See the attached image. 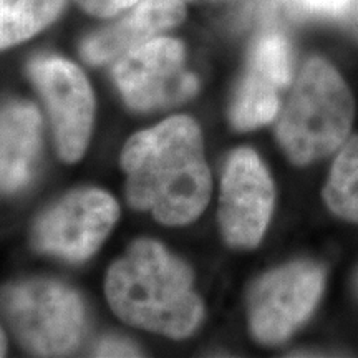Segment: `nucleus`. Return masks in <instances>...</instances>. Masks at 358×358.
Segmentation results:
<instances>
[{
  "instance_id": "obj_1",
  "label": "nucleus",
  "mask_w": 358,
  "mask_h": 358,
  "mask_svg": "<svg viewBox=\"0 0 358 358\" xmlns=\"http://www.w3.org/2000/svg\"><path fill=\"white\" fill-rule=\"evenodd\" d=\"M122 166L129 204L168 226L194 221L211 198L203 134L187 116H173L129 138Z\"/></svg>"
},
{
  "instance_id": "obj_2",
  "label": "nucleus",
  "mask_w": 358,
  "mask_h": 358,
  "mask_svg": "<svg viewBox=\"0 0 358 358\" xmlns=\"http://www.w3.org/2000/svg\"><path fill=\"white\" fill-rule=\"evenodd\" d=\"M106 297L120 319L150 332L185 338L203 320L185 262L155 241H138L110 267Z\"/></svg>"
},
{
  "instance_id": "obj_3",
  "label": "nucleus",
  "mask_w": 358,
  "mask_h": 358,
  "mask_svg": "<svg viewBox=\"0 0 358 358\" xmlns=\"http://www.w3.org/2000/svg\"><path fill=\"white\" fill-rule=\"evenodd\" d=\"M353 96L324 58L302 66L277 123V140L295 164H308L338 150L353 123Z\"/></svg>"
},
{
  "instance_id": "obj_4",
  "label": "nucleus",
  "mask_w": 358,
  "mask_h": 358,
  "mask_svg": "<svg viewBox=\"0 0 358 358\" xmlns=\"http://www.w3.org/2000/svg\"><path fill=\"white\" fill-rule=\"evenodd\" d=\"M6 308L22 342L40 355L70 352L82 337V301L58 282L37 279L15 285L6 295Z\"/></svg>"
},
{
  "instance_id": "obj_5",
  "label": "nucleus",
  "mask_w": 358,
  "mask_h": 358,
  "mask_svg": "<svg viewBox=\"0 0 358 358\" xmlns=\"http://www.w3.org/2000/svg\"><path fill=\"white\" fill-rule=\"evenodd\" d=\"M324 282V271L303 261L264 275L249 297V325L254 337L267 345L289 338L317 307Z\"/></svg>"
},
{
  "instance_id": "obj_6",
  "label": "nucleus",
  "mask_w": 358,
  "mask_h": 358,
  "mask_svg": "<svg viewBox=\"0 0 358 358\" xmlns=\"http://www.w3.org/2000/svg\"><path fill=\"white\" fill-rule=\"evenodd\" d=\"M113 78L129 108L150 111L191 98L198 80L185 69V47L156 37L115 62Z\"/></svg>"
},
{
  "instance_id": "obj_7",
  "label": "nucleus",
  "mask_w": 358,
  "mask_h": 358,
  "mask_svg": "<svg viewBox=\"0 0 358 358\" xmlns=\"http://www.w3.org/2000/svg\"><path fill=\"white\" fill-rule=\"evenodd\" d=\"M274 199V182L256 151L236 150L221 182L219 224L224 239L236 248H256L271 221Z\"/></svg>"
},
{
  "instance_id": "obj_8",
  "label": "nucleus",
  "mask_w": 358,
  "mask_h": 358,
  "mask_svg": "<svg viewBox=\"0 0 358 358\" xmlns=\"http://www.w3.org/2000/svg\"><path fill=\"white\" fill-rule=\"evenodd\" d=\"M50 113L58 153L69 163L82 158L92 133L95 100L87 77L60 57H38L29 66Z\"/></svg>"
},
{
  "instance_id": "obj_9",
  "label": "nucleus",
  "mask_w": 358,
  "mask_h": 358,
  "mask_svg": "<svg viewBox=\"0 0 358 358\" xmlns=\"http://www.w3.org/2000/svg\"><path fill=\"white\" fill-rule=\"evenodd\" d=\"M118 214V204L106 192L75 191L40 217L34 234L35 245L66 261H85L106 239Z\"/></svg>"
},
{
  "instance_id": "obj_10",
  "label": "nucleus",
  "mask_w": 358,
  "mask_h": 358,
  "mask_svg": "<svg viewBox=\"0 0 358 358\" xmlns=\"http://www.w3.org/2000/svg\"><path fill=\"white\" fill-rule=\"evenodd\" d=\"M292 78V50L280 32H266L250 48L248 69L231 105V122L237 129H254L271 123L279 113L280 92Z\"/></svg>"
},
{
  "instance_id": "obj_11",
  "label": "nucleus",
  "mask_w": 358,
  "mask_h": 358,
  "mask_svg": "<svg viewBox=\"0 0 358 358\" xmlns=\"http://www.w3.org/2000/svg\"><path fill=\"white\" fill-rule=\"evenodd\" d=\"M185 15L182 0H140L122 20L90 35L82 45V55L93 65L115 64L128 52L181 24Z\"/></svg>"
},
{
  "instance_id": "obj_12",
  "label": "nucleus",
  "mask_w": 358,
  "mask_h": 358,
  "mask_svg": "<svg viewBox=\"0 0 358 358\" xmlns=\"http://www.w3.org/2000/svg\"><path fill=\"white\" fill-rule=\"evenodd\" d=\"M42 118L30 103H10L0 111V192L20 189L38 156Z\"/></svg>"
},
{
  "instance_id": "obj_13",
  "label": "nucleus",
  "mask_w": 358,
  "mask_h": 358,
  "mask_svg": "<svg viewBox=\"0 0 358 358\" xmlns=\"http://www.w3.org/2000/svg\"><path fill=\"white\" fill-rule=\"evenodd\" d=\"M65 0H0V48L42 32L60 15Z\"/></svg>"
},
{
  "instance_id": "obj_14",
  "label": "nucleus",
  "mask_w": 358,
  "mask_h": 358,
  "mask_svg": "<svg viewBox=\"0 0 358 358\" xmlns=\"http://www.w3.org/2000/svg\"><path fill=\"white\" fill-rule=\"evenodd\" d=\"M324 199L338 217L358 222V136L345 143L324 187Z\"/></svg>"
},
{
  "instance_id": "obj_15",
  "label": "nucleus",
  "mask_w": 358,
  "mask_h": 358,
  "mask_svg": "<svg viewBox=\"0 0 358 358\" xmlns=\"http://www.w3.org/2000/svg\"><path fill=\"white\" fill-rule=\"evenodd\" d=\"M284 3L297 15L337 19L348 10L352 0H284Z\"/></svg>"
},
{
  "instance_id": "obj_16",
  "label": "nucleus",
  "mask_w": 358,
  "mask_h": 358,
  "mask_svg": "<svg viewBox=\"0 0 358 358\" xmlns=\"http://www.w3.org/2000/svg\"><path fill=\"white\" fill-rule=\"evenodd\" d=\"M85 12L95 17H113L136 6L140 0H77Z\"/></svg>"
},
{
  "instance_id": "obj_17",
  "label": "nucleus",
  "mask_w": 358,
  "mask_h": 358,
  "mask_svg": "<svg viewBox=\"0 0 358 358\" xmlns=\"http://www.w3.org/2000/svg\"><path fill=\"white\" fill-rule=\"evenodd\" d=\"M96 355L100 357H136L138 350L131 343L122 338H106L98 345Z\"/></svg>"
},
{
  "instance_id": "obj_18",
  "label": "nucleus",
  "mask_w": 358,
  "mask_h": 358,
  "mask_svg": "<svg viewBox=\"0 0 358 358\" xmlns=\"http://www.w3.org/2000/svg\"><path fill=\"white\" fill-rule=\"evenodd\" d=\"M6 353V337H3V332L0 330V357Z\"/></svg>"
}]
</instances>
